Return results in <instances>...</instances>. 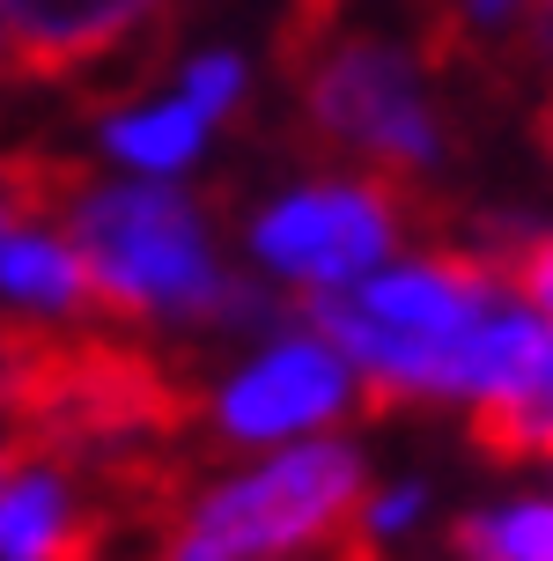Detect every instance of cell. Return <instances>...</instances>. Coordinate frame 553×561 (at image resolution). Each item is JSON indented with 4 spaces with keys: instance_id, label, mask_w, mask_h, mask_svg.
I'll return each mask as SVG.
<instances>
[{
    "instance_id": "18",
    "label": "cell",
    "mask_w": 553,
    "mask_h": 561,
    "mask_svg": "<svg viewBox=\"0 0 553 561\" xmlns=\"http://www.w3.org/2000/svg\"><path fill=\"white\" fill-rule=\"evenodd\" d=\"M170 561H215V554H199L193 539H177V547H170Z\"/></svg>"
},
{
    "instance_id": "9",
    "label": "cell",
    "mask_w": 553,
    "mask_h": 561,
    "mask_svg": "<svg viewBox=\"0 0 553 561\" xmlns=\"http://www.w3.org/2000/svg\"><path fill=\"white\" fill-rule=\"evenodd\" d=\"M207 134H215V126H207L185 96H170V104H118V112H104V148L126 170H140V178H177V170L207 148Z\"/></svg>"
},
{
    "instance_id": "7",
    "label": "cell",
    "mask_w": 553,
    "mask_h": 561,
    "mask_svg": "<svg viewBox=\"0 0 553 561\" xmlns=\"http://www.w3.org/2000/svg\"><path fill=\"white\" fill-rule=\"evenodd\" d=\"M82 525V480L67 466H8L0 480V561H59Z\"/></svg>"
},
{
    "instance_id": "13",
    "label": "cell",
    "mask_w": 553,
    "mask_h": 561,
    "mask_svg": "<svg viewBox=\"0 0 553 561\" xmlns=\"http://www.w3.org/2000/svg\"><path fill=\"white\" fill-rule=\"evenodd\" d=\"M339 30H347V0H288V8H280V23H274V67H280V82H288L310 53H325Z\"/></svg>"
},
{
    "instance_id": "17",
    "label": "cell",
    "mask_w": 553,
    "mask_h": 561,
    "mask_svg": "<svg viewBox=\"0 0 553 561\" xmlns=\"http://www.w3.org/2000/svg\"><path fill=\"white\" fill-rule=\"evenodd\" d=\"M531 140H539V156L553 163V96L539 104V112H531Z\"/></svg>"
},
{
    "instance_id": "8",
    "label": "cell",
    "mask_w": 553,
    "mask_h": 561,
    "mask_svg": "<svg viewBox=\"0 0 553 561\" xmlns=\"http://www.w3.org/2000/svg\"><path fill=\"white\" fill-rule=\"evenodd\" d=\"M0 288H8V304L45 310V318L96 310L82 252H74L67 237H53V229H15V237L0 244Z\"/></svg>"
},
{
    "instance_id": "3",
    "label": "cell",
    "mask_w": 553,
    "mask_h": 561,
    "mask_svg": "<svg viewBox=\"0 0 553 561\" xmlns=\"http://www.w3.org/2000/svg\"><path fill=\"white\" fill-rule=\"evenodd\" d=\"M414 237H428L420 252L450 244L458 237V199H442L436 185H391V178L325 170L296 193H280L274 207H258L251 259L274 266L296 296H347L355 280H369Z\"/></svg>"
},
{
    "instance_id": "6",
    "label": "cell",
    "mask_w": 553,
    "mask_h": 561,
    "mask_svg": "<svg viewBox=\"0 0 553 561\" xmlns=\"http://www.w3.org/2000/svg\"><path fill=\"white\" fill-rule=\"evenodd\" d=\"M170 30L177 0H0V75L8 82H82L118 59L140 30Z\"/></svg>"
},
{
    "instance_id": "11",
    "label": "cell",
    "mask_w": 553,
    "mask_h": 561,
    "mask_svg": "<svg viewBox=\"0 0 553 561\" xmlns=\"http://www.w3.org/2000/svg\"><path fill=\"white\" fill-rule=\"evenodd\" d=\"M450 561H553V503L525 495V503H495V510H465L442 533Z\"/></svg>"
},
{
    "instance_id": "15",
    "label": "cell",
    "mask_w": 553,
    "mask_h": 561,
    "mask_svg": "<svg viewBox=\"0 0 553 561\" xmlns=\"http://www.w3.org/2000/svg\"><path fill=\"white\" fill-rule=\"evenodd\" d=\"M502 288H517L531 318H546V325H553V229H539L525 252L502 266Z\"/></svg>"
},
{
    "instance_id": "4",
    "label": "cell",
    "mask_w": 553,
    "mask_h": 561,
    "mask_svg": "<svg viewBox=\"0 0 553 561\" xmlns=\"http://www.w3.org/2000/svg\"><path fill=\"white\" fill-rule=\"evenodd\" d=\"M361 503H369V473L355 444H296L221 488H199L185 539L215 561L318 554L361 517Z\"/></svg>"
},
{
    "instance_id": "5",
    "label": "cell",
    "mask_w": 553,
    "mask_h": 561,
    "mask_svg": "<svg viewBox=\"0 0 553 561\" xmlns=\"http://www.w3.org/2000/svg\"><path fill=\"white\" fill-rule=\"evenodd\" d=\"M355 407V369L339 363V347H325L318 333H288L266 355H251L221 392H207V436L199 458L215 450H258V444H288L303 428H325Z\"/></svg>"
},
{
    "instance_id": "12",
    "label": "cell",
    "mask_w": 553,
    "mask_h": 561,
    "mask_svg": "<svg viewBox=\"0 0 553 561\" xmlns=\"http://www.w3.org/2000/svg\"><path fill=\"white\" fill-rule=\"evenodd\" d=\"M487 82L517 89V82H553V0H525L517 23L487 53Z\"/></svg>"
},
{
    "instance_id": "1",
    "label": "cell",
    "mask_w": 553,
    "mask_h": 561,
    "mask_svg": "<svg viewBox=\"0 0 553 561\" xmlns=\"http://www.w3.org/2000/svg\"><path fill=\"white\" fill-rule=\"evenodd\" d=\"M74 252L89 266V296L104 318H193V325H251L280 318L258 288L215 266V237L193 193L177 185H89L74 199Z\"/></svg>"
},
{
    "instance_id": "19",
    "label": "cell",
    "mask_w": 553,
    "mask_h": 561,
    "mask_svg": "<svg viewBox=\"0 0 553 561\" xmlns=\"http://www.w3.org/2000/svg\"><path fill=\"white\" fill-rule=\"evenodd\" d=\"M0 480H8V444H0Z\"/></svg>"
},
{
    "instance_id": "10",
    "label": "cell",
    "mask_w": 553,
    "mask_h": 561,
    "mask_svg": "<svg viewBox=\"0 0 553 561\" xmlns=\"http://www.w3.org/2000/svg\"><path fill=\"white\" fill-rule=\"evenodd\" d=\"M104 185L82 156L59 148H0V222L8 229H45L53 215H74V199Z\"/></svg>"
},
{
    "instance_id": "2",
    "label": "cell",
    "mask_w": 553,
    "mask_h": 561,
    "mask_svg": "<svg viewBox=\"0 0 553 561\" xmlns=\"http://www.w3.org/2000/svg\"><path fill=\"white\" fill-rule=\"evenodd\" d=\"M428 75L406 45L339 30L325 53H310L288 89H296V134L325 170L355 178H391V185H428L450 156V126L428 104Z\"/></svg>"
},
{
    "instance_id": "14",
    "label": "cell",
    "mask_w": 553,
    "mask_h": 561,
    "mask_svg": "<svg viewBox=\"0 0 553 561\" xmlns=\"http://www.w3.org/2000/svg\"><path fill=\"white\" fill-rule=\"evenodd\" d=\"M177 96L193 104L207 126H221V118L244 112V59L237 53H199L177 67Z\"/></svg>"
},
{
    "instance_id": "16",
    "label": "cell",
    "mask_w": 553,
    "mask_h": 561,
    "mask_svg": "<svg viewBox=\"0 0 553 561\" xmlns=\"http://www.w3.org/2000/svg\"><path fill=\"white\" fill-rule=\"evenodd\" d=\"M420 510H428V488H420V480H399L391 495L361 503V533H369V539H399V533L420 517Z\"/></svg>"
}]
</instances>
